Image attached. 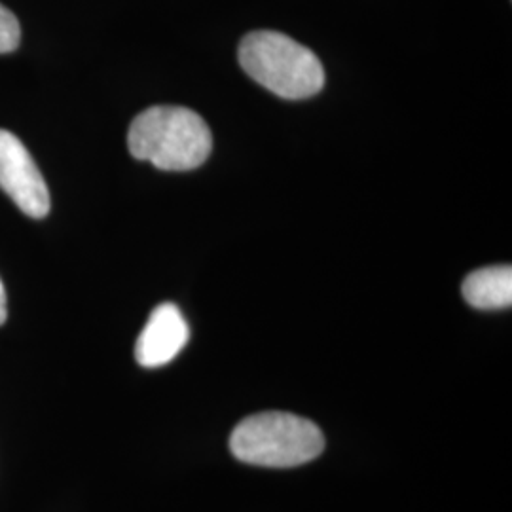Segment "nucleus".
Returning a JSON list of instances; mask_svg holds the SVG:
<instances>
[{"label":"nucleus","instance_id":"1","mask_svg":"<svg viewBox=\"0 0 512 512\" xmlns=\"http://www.w3.org/2000/svg\"><path fill=\"white\" fill-rule=\"evenodd\" d=\"M128 147L135 160L162 171H190L205 164L213 148L211 129L184 107H152L131 122Z\"/></svg>","mask_w":512,"mask_h":512},{"label":"nucleus","instance_id":"2","mask_svg":"<svg viewBox=\"0 0 512 512\" xmlns=\"http://www.w3.org/2000/svg\"><path fill=\"white\" fill-rule=\"evenodd\" d=\"M239 65L262 88L283 99H308L325 86V69L319 57L275 31H256L243 38Z\"/></svg>","mask_w":512,"mask_h":512},{"label":"nucleus","instance_id":"3","mask_svg":"<svg viewBox=\"0 0 512 512\" xmlns=\"http://www.w3.org/2000/svg\"><path fill=\"white\" fill-rule=\"evenodd\" d=\"M230 450L243 463L287 469L319 458L325 450V437L308 418L262 412L239 421L230 437Z\"/></svg>","mask_w":512,"mask_h":512},{"label":"nucleus","instance_id":"4","mask_svg":"<svg viewBox=\"0 0 512 512\" xmlns=\"http://www.w3.org/2000/svg\"><path fill=\"white\" fill-rule=\"evenodd\" d=\"M0 188L31 219L50 213V190L29 150L18 137L0 129Z\"/></svg>","mask_w":512,"mask_h":512},{"label":"nucleus","instance_id":"5","mask_svg":"<svg viewBox=\"0 0 512 512\" xmlns=\"http://www.w3.org/2000/svg\"><path fill=\"white\" fill-rule=\"evenodd\" d=\"M188 338L190 329L183 311L175 304L165 302L150 313L135 344V359L145 368L167 365L183 351Z\"/></svg>","mask_w":512,"mask_h":512},{"label":"nucleus","instance_id":"6","mask_svg":"<svg viewBox=\"0 0 512 512\" xmlns=\"http://www.w3.org/2000/svg\"><path fill=\"white\" fill-rule=\"evenodd\" d=\"M461 293L476 310H505L512 304L511 266L476 270L463 281Z\"/></svg>","mask_w":512,"mask_h":512},{"label":"nucleus","instance_id":"7","mask_svg":"<svg viewBox=\"0 0 512 512\" xmlns=\"http://www.w3.org/2000/svg\"><path fill=\"white\" fill-rule=\"evenodd\" d=\"M21 40L19 21L6 6L0 4V54L16 52Z\"/></svg>","mask_w":512,"mask_h":512},{"label":"nucleus","instance_id":"8","mask_svg":"<svg viewBox=\"0 0 512 512\" xmlns=\"http://www.w3.org/2000/svg\"><path fill=\"white\" fill-rule=\"evenodd\" d=\"M6 319H8V298H6V289L0 279V327L6 323Z\"/></svg>","mask_w":512,"mask_h":512}]
</instances>
